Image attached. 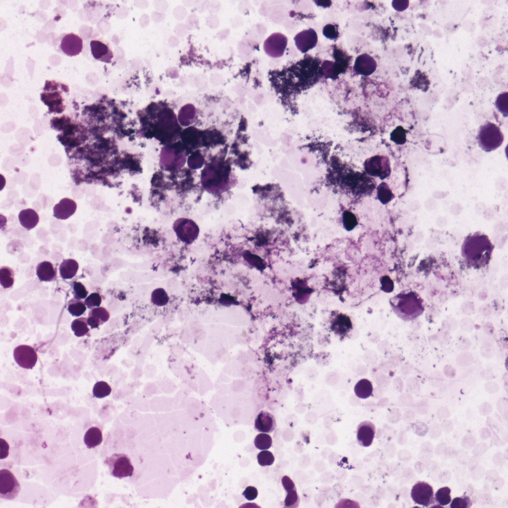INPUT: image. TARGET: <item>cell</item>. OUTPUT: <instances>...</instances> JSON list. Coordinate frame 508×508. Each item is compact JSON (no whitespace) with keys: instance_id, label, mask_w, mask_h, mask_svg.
<instances>
[{"instance_id":"1","label":"cell","mask_w":508,"mask_h":508,"mask_svg":"<svg viewBox=\"0 0 508 508\" xmlns=\"http://www.w3.org/2000/svg\"><path fill=\"white\" fill-rule=\"evenodd\" d=\"M320 64L318 60L311 56L269 73L272 87L281 100L286 101L315 84L318 79Z\"/></svg>"},{"instance_id":"2","label":"cell","mask_w":508,"mask_h":508,"mask_svg":"<svg viewBox=\"0 0 508 508\" xmlns=\"http://www.w3.org/2000/svg\"><path fill=\"white\" fill-rule=\"evenodd\" d=\"M494 248L487 235L476 232L469 234L464 239L461 248L462 256L468 267L479 270L488 265Z\"/></svg>"},{"instance_id":"3","label":"cell","mask_w":508,"mask_h":508,"mask_svg":"<svg viewBox=\"0 0 508 508\" xmlns=\"http://www.w3.org/2000/svg\"><path fill=\"white\" fill-rule=\"evenodd\" d=\"M395 314L401 320L410 321L421 316L425 311L424 302L416 292L404 291L390 300Z\"/></svg>"},{"instance_id":"4","label":"cell","mask_w":508,"mask_h":508,"mask_svg":"<svg viewBox=\"0 0 508 508\" xmlns=\"http://www.w3.org/2000/svg\"><path fill=\"white\" fill-rule=\"evenodd\" d=\"M68 93L69 89L67 85L54 80H47L41 93V99L48 107L50 113L61 114L65 110V96Z\"/></svg>"},{"instance_id":"5","label":"cell","mask_w":508,"mask_h":508,"mask_svg":"<svg viewBox=\"0 0 508 508\" xmlns=\"http://www.w3.org/2000/svg\"><path fill=\"white\" fill-rule=\"evenodd\" d=\"M504 135L496 124L487 122L480 127L477 141L479 147L486 152L499 148L504 141Z\"/></svg>"},{"instance_id":"6","label":"cell","mask_w":508,"mask_h":508,"mask_svg":"<svg viewBox=\"0 0 508 508\" xmlns=\"http://www.w3.org/2000/svg\"><path fill=\"white\" fill-rule=\"evenodd\" d=\"M85 56L91 60L106 63L112 62L114 52L110 43L106 40L99 38L86 42L83 47Z\"/></svg>"},{"instance_id":"7","label":"cell","mask_w":508,"mask_h":508,"mask_svg":"<svg viewBox=\"0 0 508 508\" xmlns=\"http://www.w3.org/2000/svg\"><path fill=\"white\" fill-rule=\"evenodd\" d=\"M82 39L74 33L63 34L55 40V47L58 52L69 57L76 56L83 49Z\"/></svg>"},{"instance_id":"8","label":"cell","mask_w":508,"mask_h":508,"mask_svg":"<svg viewBox=\"0 0 508 508\" xmlns=\"http://www.w3.org/2000/svg\"><path fill=\"white\" fill-rule=\"evenodd\" d=\"M105 463L109 466L111 474L119 479L132 476L134 471L130 459L125 454H114L107 458Z\"/></svg>"},{"instance_id":"9","label":"cell","mask_w":508,"mask_h":508,"mask_svg":"<svg viewBox=\"0 0 508 508\" xmlns=\"http://www.w3.org/2000/svg\"><path fill=\"white\" fill-rule=\"evenodd\" d=\"M20 490V483L14 474L8 469H1L0 471V497L5 500H14Z\"/></svg>"},{"instance_id":"10","label":"cell","mask_w":508,"mask_h":508,"mask_svg":"<svg viewBox=\"0 0 508 508\" xmlns=\"http://www.w3.org/2000/svg\"><path fill=\"white\" fill-rule=\"evenodd\" d=\"M173 229L178 238L187 244L192 243L198 237L199 229L192 220L180 218L173 224Z\"/></svg>"},{"instance_id":"11","label":"cell","mask_w":508,"mask_h":508,"mask_svg":"<svg viewBox=\"0 0 508 508\" xmlns=\"http://www.w3.org/2000/svg\"><path fill=\"white\" fill-rule=\"evenodd\" d=\"M367 173L371 176L384 179L390 175L391 167L388 157L376 156L367 159L364 163Z\"/></svg>"},{"instance_id":"12","label":"cell","mask_w":508,"mask_h":508,"mask_svg":"<svg viewBox=\"0 0 508 508\" xmlns=\"http://www.w3.org/2000/svg\"><path fill=\"white\" fill-rule=\"evenodd\" d=\"M288 39L286 36L280 33H274L265 41L264 49L266 54L273 58L282 56L287 46Z\"/></svg>"},{"instance_id":"13","label":"cell","mask_w":508,"mask_h":508,"mask_svg":"<svg viewBox=\"0 0 508 508\" xmlns=\"http://www.w3.org/2000/svg\"><path fill=\"white\" fill-rule=\"evenodd\" d=\"M411 496L415 503L427 507L435 503L433 488L426 482H417L412 488Z\"/></svg>"},{"instance_id":"14","label":"cell","mask_w":508,"mask_h":508,"mask_svg":"<svg viewBox=\"0 0 508 508\" xmlns=\"http://www.w3.org/2000/svg\"><path fill=\"white\" fill-rule=\"evenodd\" d=\"M14 359L21 367L32 369L36 365L38 356L35 349L31 346L21 345L17 347L14 352Z\"/></svg>"},{"instance_id":"15","label":"cell","mask_w":508,"mask_h":508,"mask_svg":"<svg viewBox=\"0 0 508 508\" xmlns=\"http://www.w3.org/2000/svg\"><path fill=\"white\" fill-rule=\"evenodd\" d=\"M331 328L336 336L342 340L347 337L353 330L351 318L343 313L334 316L331 321Z\"/></svg>"},{"instance_id":"16","label":"cell","mask_w":508,"mask_h":508,"mask_svg":"<svg viewBox=\"0 0 508 508\" xmlns=\"http://www.w3.org/2000/svg\"><path fill=\"white\" fill-rule=\"evenodd\" d=\"M295 45L302 53H307L314 48L318 42L315 31L312 29L298 33L294 39Z\"/></svg>"},{"instance_id":"17","label":"cell","mask_w":508,"mask_h":508,"mask_svg":"<svg viewBox=\"0 0 508 508\" xmlns=\"http://www.w3.org/2000/svg\"><path fill=\"white\" fill-rule=\"evenodd\" d=\"M376 434L375 425L369 421L361 423L357 429V440L358 444L362 447L370 446L373 442Z\"/></svg>"},{"instance_id":"18","label":"cell","mask_w":508,"mask_h":508,"mask_svg":"<svg viewBox=\"0 0 508 508\" xmlns=\"http://www.w3.org/2000/svg\"><path fill=\"white\" fill-rule=\"evenodd\" d=\"M76 202L69 198L62 199L54 207V216L57 219L66 220L72 216L76 212Z\"/></svg>"},{"instance_id":"19","label":"cell","mask_w":508,"mask_h":508,"mask_svg":"<svg viewBox=\"0 0 508 508\" xmlns=\"http://www.w3.org/2000/svg\"><path fill=\"white\" fill-rule=\"evenodd\" d=\"M377 64L375 60L367 54L359 56L356 59L354 69L358 75L368 76L372 74L376 70Z\"/></svg>"},{"instance_id":"20","label":"cell","mask_w":508,"mask_h":508,"mask_svg":"<svg viewBox=\"0 0 508 508\" xmlns=\"http://www.w3.org/2000/svg\"><path fill=\"white\" fill-rule=\"evenodd\" d=\"M276 427V421L271 413L262 411L256 417L255 421V429L262 433H271Z\"/></svg>"},{"instance_id":"21","label":"cell","mask_w":508,"mask_h":508,"mask_svg":"<svg viewBox=\"0 0 508 508\" xmlns=\"http://www.w3.org/2000/svg\"><path fill=\"white\" fill-rule=\"evenodd\" d=\"M110 318V313L106 309L98 307L89 312L87 323L91 329L97 328L99 326L107 322Z\"/></svg>"},{"instance_id":"22","label":"cell","mask_w":508,"mask_h":508,"mask_svg":"<svg viewBox=\"0 0 508 508\" xmlns=\"http://www.w3.org/2000/svg\"><path fill=\"white\" fill-rule=\"evenodd\" d=\"M37 274L41 281H52L56 278L57 270L50 262L44 261L38 265Z\"/></svg>"},{"instance_id":"23","label":"cell","mask_w":508,"mask_h":508,"mask_svg":"<svg viewBox=\"0 0 508 508\" xmlns=\"http://www.w3.org/2000/svg\"><path fill=\"white\" fill-rule=\"evenodd\" d=\"M19 219L21 225L29 231L34 229L39 221L38 214L32 209L22 210L19 214Z\"/></svg>"},{"instance_id":"24","label":"cell","mask_w":508,"mask_h":508,"mask_svg":"<svg viewBox=\"0 0 508 508\" xmlns=\"http://www.w3.org/2000/svg\"><path fill=\"white\" fill-rule=\"evenodd\" d=\"M103 441L102 431L97 427L90 428L85 433L84 442L88 449L94 448Z\"/></svg>"},{"instance_id":"25","label":"cell","mask_w":508,"mask_h":508,"mask_svg":"<svg viewBox=\"0 0 508 508\" xmlns=\"http://www.w3.org/2000/svg\"><path fill=\"white\" fill-rule=\"evenodd\" d=\"M78 268V264L76 260H65L60 266V275L63 279H71L76 275Z\"/></svg>"},{"instance_id":"26","label":"cell","mask_w":508,"mask_h":508,"mask_svg":"<svg viewBox=\"0 0 508 508\" xmlns=\"http://www.w3.org/2000/svg\"><path fill=\"white\" fill-rule=\"evenodd\" d=\"M372 383L366 379L359 381L354 387V392L357 397L362 399L369 397L373 393Z\"/></svg>"},{"instance_id":"27","label":"cell","mask_w":508,"mask_h":508,"mask_svg":"<svg viewBox=\"0 0 508 508\" xmlns=\"http://www.w3.org/2000/svg\"><path fill=\"white\" fill-rule=\"evenodd\" d=\"M15 273L13 269L8 267H3L0 271V282L4 288L13 287L15 281Z\"/></svg>"},{"instance_id":"28","label":"cell","mask_w":508,"mask_h":508,"mask_svg":"<svg viewBox=\"0 0 508 508\" xmlns=\"http://www.w3.org/2000/svg\"><path fill=\"white\" fill-rule=\"evenodd\" d=\"M71 328L76 336L81 337L85 336L89 331L87 318L82 317L75 319L72 323Z\"/></svg>"},{"instance_id":"29","label":"cell","mask_w":508,"mask_h":508,"mask_svg":"<svg viewBox=\"0 0 508 508\" xmlns=\"http://www.w3.org/2000/svg\"><path fill=\"white\" fill-rule=\"evenodd\" d=\"M68 310L73 316L79 317L85 313L86 308L81 300L73 299L68 303Z\"/></svg>"},{"instance_id":"30","label":"cell","mask_w":508,"mask_h":508,"mask_svg":"<svg viewBox=\"0 0 508 508\" xmlns=\"http://www.w3.org/2000/svg\"><path fill=\"white\" fill-rule=\"evenodd\" d=\"M377 195L383 204H388L394 197L391 190L385 182L382 183L377 188Z\"/></svg>"},{"instance_id":"31","label":"cell","mask_w":508,"mask_h":508,"mask_svg":"<svg viewBox=\"0 0 508 508\" xmlns=\"http://www.w3.org/2000/svg\"><path fill=\"white\" fill-rule=\"evenodd\" d=\"M112 389L111 386L106 382L100 381L96 383L93 388V393L94 396L98 398H103L111 394Z\"/></svg>"},{"instance_id":"32","label":"cell","mask_w":508,"mask_h":508,"mask_svg":"<svg viewBox=\"0 0 508 508\" xmlns=\"http://www.w3.org/2000/svg\"><path fill=\"white\" fill-rule=\"evenodd\" d=\"M168 301V296L163 288L156 289L152 294V301L157 306L163 307L167 304Z\"/></svg>"},{"instance_id":"33","label":"cell","mask_w":508,"mask_h":508,"mask_svg":"<svg viewBox=\"0 0 508 508\" xmlns=\"http://www.w3.org/2000/svg\"><path fill=\"white\" fill-rule=\"evenodd\" d=\"M496 107L503 116L507 117L508 116V93L503 92L498 95L496 102Z\"/></svg>"},{"instance_id":"34","label":"cell","mask_w":508,"mask_h":508,"mask_svg":"<svg viewBox=\"0 0 508 508\" xmlns=\"http://www.w3.org/2000/svg\"><path fill=\"white\" fill-rule=\"evenodd\" d=\"M254 444L257 449L261 450H266L272 447L273 440L270 435L261 433L256 437Z\"/></svg>"},{"instance_id":"35","label":"cell","mask_w":508,"mask_h":508,"mask_svg":"<svg viewBox=\"0 0 508 508\" xmlns=\"http://www.w3.org/2000/svg\"><path fill=\"white\" fill-rule=\"evenodd\" d=\"M451 492V490L448 487L439 489L435 494L436 502L442 506L448 505L452 500Z\"/></svg>"},{"instance_id":"36","label":"cell","mask_w":508,"mask_h":508,"mask_svg":"<svg viewBox=\"0 0 508 508\" xmlns=\"http://www.w3.org/2000/svg\"><path fill=\"white\" fill-rule=\"evenodd\" d=\"M287 492V494L284 500V507L297 508L300 503V497L297 493V489H293Z\"/></svg>"},{"instance_id":"37","label":"cell","mask_w":508,"mask_h":508,"mask_svg":"<svg viewBox=\"0 0 508 508\" xmlns=\"http://www.w3.org/2000/svg\"><path fill=\"white\" fill-rule=\"evenodd\" d=\"M343 222L345 229L348 231L353 230L358 224L356 216L350 211H345L343 213Z\"/></svg>"},{"instance_id":"38","label":"cell","mask_w":508,"mask_h":508,"mask_svg":"<svg viewBox=\"0 0 508 508\" xmlns=\"http://www.w3.org/2000/svg\"><path fill=\"white\" fill-rule=\"evenodd\" d=\"M391 140L397 145H403L406 141L405 130L401 126L397 127L391 132Z\"/></svg>"},{"instance_id":"39","label":"cell","mask_w":508,"mask_h":508,"mask_svg":"<svg viewBox=\"0 0 508 508\" xmlns=\"http://www.w3.org/2000/svg\"><path fill=\"white\" fill-rule=\"evenodd\" d=\"M257 460L260 466L265 467L272 466L275 459L272 453L268 451H263L258 455Z\"/></svg>"},{"instance_id":"40","label":"cell","mask_w":508,"mask_h":508,"mask_svg":"<svg viewBox=\"0 0 508 508\" xmlns=\"http://www.w3.org/2000/svg\"><path fill=\"white\" fill-rule=\"evenodd\" d=\"M102 301L100 294L98 293H93L89 295L85 300V306L89 309H93L95 307H99Z\"/></svg>"},{"instance_id":"41","label":"cell","mask_w":508,"mask_h":508,"mask_svg":"<svg viewBox=\"0 0 508 508\" xmlns=\"http://www.w3.org/2000/svg\"><path fill=\"white\" fill-rule=\"evenodd\" d=\"M470 498L467 496L455 498L451 503V508H469L472 506Z\"/></svg>"},{"instance_id":"42","label":"cell","mask_w":508,"mask_h":508,"mask_svg":"<svg viewBox=\"0 0 508 508\" xmlns=\"http://www.w3.org/2000/svg\"><path fill=\"white\" fill-rule=\"evenodd\" d=\"M73 289L74 298L76 299H83L87 296L88 291L80 282L75 281L74 283Z\"/></svg>"},{"instance_id":"43","label":"cell","mask_w":508,"mask_h":508,"mask_svg":"<svg viewBox=\"0 0 508 508\" xmlns=\"http://www.w3.org/2000/svg\"><path fill=\"white\" fill-rule=\"evenodd\" d=\"M323 35L328 39H336L339 36L338 29L335 26L331 24L326 25L323 29Z\"/></svg>"},{"instance_id":"44","label":"cell","mask_w":508,"mask_h":508,"mask_svg":"<svg viewBox=\"0 0 508 508\" xmlns=\"http://www.w3.org/2000/svg\"><path fill=\"white\" fill-rule=\"evenodd\" d=\"M244 258L248 263L257 267L258 269H263V267L264 266L263 263V260L257 256L252 255L251 253L246 254Z\"/></svg>"},{"instance_id":"45","label":"cell","mask_w":508,"mask_h":508,"mask_svg":"<svg viewBox=\"0 0 508 508\" xmlns=\"http://www.w3.org/2000/svg\"><path fill=\"white\" fill-rule=\"evenodd\" d=\"M381 282L382 289L385 292L389 293L393 290L394 287L393 283L389 276H385L382 277Z\"/></svg>"},{"instance_id":"46","label":"cell","mask_w":508,"mask_h":508,"mask_svg":"<svg viewBox=\"0 0 508 508\" xmlns=\"http://www.w3.org/2000/svg\"><path fill=\"white\" fill-rule=\"evenodd\" d=\"M0 459L3 460L7 458L9 455L10 445L5 439H0Z\"/></svg>"},{"instance_id":"47","label":"cell","mask_w":508,"mask_h":508,"mask_svg":"<svg viewBox=\"0 0 508 508\" xmlns=\"http://www.w3.org/2000/svg\"><path fill=\"white\" fill-rule=\"evenodd\" d=\"M242 494L248 500L252 501L257 498L258 491L256 487L250 486L246 488Z\"/></svg>"},{"instance_id":"48","label":"cell","mask_w":508,"mask_h":508,"mask_svg":"<svg viewBox=\"0 0 508 508\" xmlns=\"http://www.w3.org/2000/svg\"><path fill=\"white\" fill-rule=\"evenodd\" d=\"M393 8L398 12L405 10L409 6V1L406 0H395L392 2Z\"/></svg>"},{"instance_id":"49","label":"cell","mask_w":508,"mask_h":508,"mask_svg":"<svg viewBox=\"0 0 508 508\" xmlns=\"http://www.w3.org/2000/svg\"><path fill=\"white\" fill-rule=\"evenodd\" d=\"M281 482L286 492L296 489L294 482L288 476H284L281 479Z\"/></svg>"},{"instance_id":"50","label":"cell","mask_w":508,"mask_h":508,"mask_svg":"<svg viewBox=\"0 0 508 508\" xmlns=\"http://www.w3.org/2000/svg\"><path fill=\"white\" fill-rule=\"evenodd\" d=\"M1 179H0V180H1V183H0V184H1V190H2L5 186L6 180L2 175H1Z\"/></svg>"}]
</instances>
